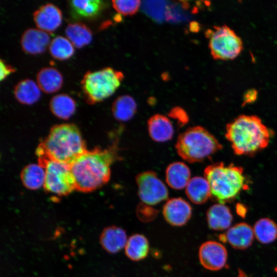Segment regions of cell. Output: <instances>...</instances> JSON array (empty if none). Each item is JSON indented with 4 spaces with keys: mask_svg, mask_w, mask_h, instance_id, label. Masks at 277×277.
Instances as JSON below:
<instances>
[{
    "mask_svg": "<svg viewBox=\"0 0 277 277\" xmlns=\"http://www.w3.org/2000/svg\"><path fill=\"white\" fill-rule=\"evenodd\" d=\"M118 159L116 144L87 150L70 166L75 190L92 192L107 184L111 176V166Z\"/></svg>",
    "mask_w": 277,
    "mask_h": 277,
    "instance_id": "6da1fadb",
    "label": "cell"
},
{
    "mask_svg": "<svg viewBox=\"0 0 277 277\" xmlns=\"http://www.w3.org/2000/svg\"><path fill=\"white\" fill-rule=\"evenodd\" d=\"M86 143L78 127L73 124L53 126L37 146L38 161L51 160L70 166L86 152Z\"/></svg>",
    "mask_w": 277,
    "mask_h": 277,
    "instance_id": "7a4b0ae2",
    "label": "cell"
},
{
    "mask_svg": "<svg viewBox=\"0 0 277 277\" xmlns=\"http://www.w3.org/2000/svg\"><path fill=\"white\" fill-rule=\"evenodd\" d=\"M273 132L256 115H240L227 124L225 137L235 154L253 156L266 148Z\"/></svg>",
    "mask_w": 277,
    "mask_h": 277,
    "instance_id": "3957f363",
    "label": "cell"
},
{
    "mask_svg": "<svg viewBox=\"0 0 277 277\" xmlns=\"http://www.w3.org/2000/svg\"><path fill=\"white\" fill-rule=\"evenodd\" d=\"M204 174L210 186V198L220 204L234 201L248 187L243 168L233 164L213 163L205 168Z\"/></svg>",
    "mask_w": 277,
    "mask_h": 277,
    "instance_id": "277c9868",
    "label": "cell"
},
{
    "mask_svg": "<svg viewBox=\"0 0 277 277\" xmlns=\"http://www.w3.org/2000/svg\"><path fill=\"white\" fill-rule=\"evenodd\" d=\"M175 148L183 160L194 163L209 158L223 146L206 129L197 126L187 129L179 135Z\"/></svg>",
    "mask_w": 277,
    "mask_h": 277,
    "instance_id": "5b68a950",
    "label": "cell"
},
{
    "mask_svg": "<svg viewBox=\"0 0 277 277\" xmlns=\"http://www.w3.org/2000/svg\"><path fill=\"white\" fill-rule=\"evenodd\" d=\"M123 73L111 67L88 71L81 82L86 103L94 104L112 95L120 86Z\"/></svg>",
    "mask_w": 277,
    "mask_h": 277,
    "instance_id": "8992f818",
    "label": "cell"
},
{
    "mask_svg": "<svg viewBox=\"0 0 277 277\" xmlns=\"http://www.w3.org/2000/svg\"><path fill=\"white\" fill-rule=\"evenodd\" d=\"M209 39L211 55L216 60H231L236 58L243 50V42L228 26H214L206 32Z\"/></svg>",
    "mask_w": 277,
    "mask_h": 277,
    "instance_id": "52a82bcc",
    "label": "cell"
},
{
    "mask_svg": "<svg viewBox=\"0 0 277 277\" xmlns=\"http://www.w3.org/2000/svg\"><path fill=\"white\" fill-rule=\"evenodd\" d=\"M45 169V191L58 197L66 196L75 190L74 180L69 165L51 160L38 161Z\"/></svg>",
    "mask_w": 277,
    "mask_h": 277,
    "instance_id": "ba28073f",
    "label": "cell"
},
{
    "mask_svg": "<svg viewBox=\"0 0 277 277\" xmlns=\"http://www.w3.org/2000/svg\"><path fill=\"white\" fill-rule=\"evenodd\" d=\"M135 181L138 195L142 203L152 206L168 199L167 188L155 172L140 173L136 176Z\"/></svg>",
    "mask_w": 277,
    "mask_h": 277,
    "instance_id": "9c48e42d",
    "label": "cell"
},
{
    "mask_svg": "<svg viewBox=\"0 0 277 277\" xmlns=\"http://www.w3.org/2000/svg\"><path fill=\"white\" fill-rule=\"evenodd\" d=\"M228 253L224 246L215 241L203 243L199 250V258L201 265L206 269L217 271L226 265Z\"/></svg>",
    "mask_w": 277,
    "mask_h": 277,
    "instance_id": "30bf717a",
    "label": "cell"
},
{
    "mask_svg": "<svg viewBox=\"0 0 277 277\" xmlns=\"http://www.w3.org/2000/svg\"><path fill=\"white\" fill-rule=\"evenodd\" d=\"M163 214L170 225L180 227L185 225L192 215V207L189 203L181 197L168 200L163 208Z\"/></svg>",
    "mask_w": 277,
    "mask_h": 277,
    "instance_id": "8fae6325",
    "label": "cell"
},
{
    "mask_svg": "<svg viewBox=\"0 0 277 277\" xmlns=\"http://www.w3.org/2000/svg\"><path fill=\"white\" fill-rule=\"evenodd\" d=\"M33 19L39 29L46 32H52L62 22L61 10L51 3H47L36 10L33 14Z\"/></svg>",
    "mask_w": 277,
    "mask_h": 277,
    "instance_id": "7c38bea8",
    "label": "cell"
},
{
    "mask_svg": "<svg viewBox=\"0 0 277 277\" xmlns=\"http://www.w3.org/2000/svg\"><path fill=\"white\" fill-rule=\"evenodd\" d=\"M254 232L247 223L242 222L231 226L225 234L220 237L222 241H227L236 249L243 250L248 248L253 243Z\"/></svg>",
    "mask_w": 277,
    "mask_h": 277,
    "instance_id": "4fadbf2b",
    "label": "cell"
},
{
    "mask_svg": "<svg viewBox=\"0 0 277 277\" xmlns=\"http://www.w3.org/2000/svg\"><path fill=\"white\" fill-rule=\"evenodd\" d=\"M49 34L39 29L29 28L23 33L21 45L26 53L36 55L44 53L50 45Z\"/></svg>",
    "mask_w": 277,
    "mask_h": 277,
    "instance_id": "5bb4252c",
    "label": "cell"
},
{
    "mask_svg": "<svg viewBox=\"0 0 277 277\" xmlns=\"http://www.w3.org/2000/svg\"><path fill=\"white\" fill-rule=\"evenodd\" d=\"M128 238L125 230L116 226H110L102 231L100 242L107 252L115 254L125 248Z\"/></svg>",
    "mask_w": 277,
    "mask_h": 277,
    "instance_id": "9a60e30c",
    "label": "cell"
},
{
    "mask_svg": "<svg viewBox=\"0 0 277 277\" xmlns=\"http://www.w3.org/2000/svg\"><path fill=\"white\" fill-rule=\"evenodd\" d=\"M147 126L150 136L155 142H167L173 135L171 122L165 115L156 114L152 116L148 121Z\"/></svg>",
    "mask_w": 277,
    "mask_h": 277,
    "instance_id": "2e32d148",
    "label": "cell"
},
{
    "mask_svg": "<svg viewBox=\"0 0 277 277\" xmlns=\"http://www.w3.org/2000/svg\"><path fill=\"white\" fill-rule=\"evenodd\" d=\"M206 220L209 228L215 231H223L231 227L233 216L228 206L217 203L208 209Z\"/></svg>",
    "mask_w": 277,
    "mask_h": 277,
    "instance_id": "e0dca14e",
    "label": "cell"
},
{
    "mask_svg": "<svg viewBox=\"0 0 277 277\" xmlns=\"http://www.w3.org/2000/svg\"><path fill=\"white\" fill-rule=\"evenodd\" d=\"M165 176L166 183L171 188L181 190L186 188L191 179V172L184 163L175 162L167 167Z\"/></svg>",
    "mask_w": 277,
    "mask_h": 277,
    "instance_id": "ac0fdd59",
    "label": "cell"
},
{
    "mask_svg": "<svg viewBox=\"0 0 277 277\" xmlns=\"http://www.w3.org/2000/svg\"><path fill=\"white\" fill-rule=\"evenodd\" d=\"M185 192L189 200L195 204H202L211 197L210 186L205 177L196 176L191 178Z\"/></svg>",
    "mask_w": 277,
    "mask_h": 277,
    "instance_id": "d6986e66",
    "label": "cell"
},
{
    "mask_svg": "<svg viewBox=\"0 0 277 277\" xmlns=\"http://www.w3.org/2000/svg\"><path fill=\"white\" fill-rule=\"evenodd\" d=\"M36 81L40 89L46 93L57 91L63 84L62 74L58 70L52 67L41 69L37 74Z\"/></svg>",
    "mask_w": 277,
    "mask_h": 277,
    "instance_id": "ffe728a7",
    "label": "cell"
},
{
    "mask_svg": "<svg viewBox=\"0 0 277 277\" xmlns=\"http://www.w3.org/2000/svg\"><path fill=\"white\" fill-rule=\"evenodd\" d=\"M149 243L143 234L136 233L128 238L124 248L127 257L133 261L145 259L149 252Z\"/></svg>",
    "mask_w": 277,
    "mask_h": 277,
    "instance_id": "44dd1931",
    "label": "cell"
},
{
    "mask_svg": "<svg viewBox=\"0 0 277 277\" xmlns=\"http://www.w3.org/2000/svg\"><path fill=\"white\" fill-rule=\"evenodd\" d=\"M14 95L20 103L32 105L39 99L40 88L33 80L26 78L19 82L14 87Z\"/></svg>",
    "mask_w": 277,
    "mask_h": 277,
    "instance_id": "7402d4cb",
    "label": "cell"
},
{
    "mask_svg": "<svg viewBox=\"0 0 277 277\" xmlns=\"http://www.w3.org/2000/svg\"><path fill=\"white\" fill-rule=\"evenodd\" d=\"M69 3L73 15L80 18H94L104 7V2L100 0H73Z\"/></svg>",
    "mask_w": 277,
    "mask_h": 277,
    "instance_id": "603a6c76",
    "label": "cell"
},
{
    "mask_svg": "<svg viewBox=\"0 0 277 277\" xmlns=\"http://www.w3.org/2000/svg\"><path fill=\"white\" fill-rule=\"evenodd\" d=\"M76 102L66 94H59L53 96L50 101L49 108L56 117L63 120L70 118L76 110Z\"/></svg>",
    "mask_w": 277,
    "mask_h": 277,
    "instance_id": "cb8c5ba5",
    "label": "cell"
},
{
    "mask_svg": "<svg viewBox=\"0 0 277 277\" xmlns=\"http://www.w3.org/2000/svg\"><path fill=\"white\" fill-rule=\"evenodd\" d=\"M112 113L114 117L121 122H127L133 118L137 110L136 103L130 95L118 97L113 102Z\"/></svg>",
    "mask_w": 277,
    "mask_h": 277,
    "instance_id": "d4e9b609",
    "label": "cell"
},
{
    "mask_svg": "<svg viewBox=\"0 0 277 277\" xmlns=\"http://www.w3.org/2000/svg\"><path fill=\"white\" fill-rule=\"evenodd\" d=\"M20 177L26 188L37 190L44 186L45 170L38 164H28L21 171Z\"/></svg>",
    "mask_w": 277,
    "mask_h": 277,
    "instance_id": "484cf974",
    "label": "cell"
},
{
    "mask_svg": "<svg viewBox=\"0 0 277 277\" xmlns=\"http://www.w3.org/2000/svg\"><path fill=\"white\" fill-rule=\"evenodd\" d=\"M68 39L77 48H81L90 43L92 32L85 24L82 23L69 24L65 28Z\"/></svg>",
    "mask_w": 277,
    "mask_h": 277,
    "instance_id": "4316f807",
    "label": "cell"
},
{
    "mask_svg": "<svg viewBox=\"0 0 277 277\" xmlns=\"http://www.w3.org/2000/svg\"><path fill=\"white\" fill-rule=\"evenodd\" d=\"M253 230L255 238L262 244L272 243L277 239V224L269 218L258 220Z\"/></svg>",
    "mask_w": 277,
    "mask_h": 277,
    "instance_id": "83f0119b",
    "label": "cell"
},
{
    "mask_svg": "<svg viewBox=\"0 0 277 277\" xmlns=\"http://www.w3.org/2000/svg\"><path fill=\"white\" fill-rule=\"evenodd\" d=\"M49 48L51 55L60 61L69 59L74 53L72 44L68 38L62 36L54 37L50 42Z\"/></svg>",
    "mask_w": 277,
    "mask_h": 277,
    "instance_id": "f1b7e54d",
    "label": "cell"
},
{
    "mask_svg": "<svg viewBox=\"0 0 277 277\" xmlns=\"http://www.w3.org/2000/svg\"><path fill=\"white\" fill-rule=\"evenodd\" d=\"M114 9L119 13L125 15H132L138 10L141 1L138 0H114L112 1Z\"/></svg>",
    "mask_w": 277,
    "mask_h": 277,
    "instance_id": "f546056e",
    "label": "cell"
},
{
    "mask_svg": "<svg viewBox=\"0 0 277 277\" xmlns=\"http://www.w3.org/2000/svg\"><path fill=\"white\" fill-rule=\"evenodd\" d=\"M136 213L137 217L143 222H149L153 221L157 216L158 211L151 206L143 203L137 207Z\"/></svg>",
    "mask_w": 277,
    "mask_h": 277,
    "instance_id": "4dcf8cb0",
    "label": "cell"
},
{
    "mask_svg": "<svg viewBox=\"0 0 277 277\" xmlns=\"http://www.w3.org/2000/svg\"><path fill=\"white\" fill-rule=\"evenodd\" d=\"M258 92L255 89H250L245 91L243 96V106L253 103L257 100Z\"/></svg>",
    "mask_w": 277,
    "mask_h": 277,
    "instance_id": "1f68e13d",
    "label": "cell"
},
{
    "mask_svg": "<svg viewBox=\"0 0 277 277\" xmlns=\"http://www.w3.org/2000/svg\"><path fill=\"white\" fill-rule=\"evenodd\" d=\"M170 116L177 120L180 125H184L188 121V118L185 112L181 108H175L170 113Z\"/></svg>",
    "mask_w": 277,
    "mask_h": 277,
    "instance_id": "d6a6232c",
    "label": "cell"
},
{
    "mask_svg": "<svg viewBox=\"0 0 277 277\" xmlns=\"http://www.w3.org/2000/svg\"><path fill=\"white\" fill-rule=\"evenodd\" d=\"M0 80L5 79L10 74L15 72V69L12 66L7 64L3 60L0 61Z\"/></svg>",
    "mask_w": 277,
    "mask_h": 277,
    "instance_id": "836d02e7",
    "label": "cell"
}]
</instances>
